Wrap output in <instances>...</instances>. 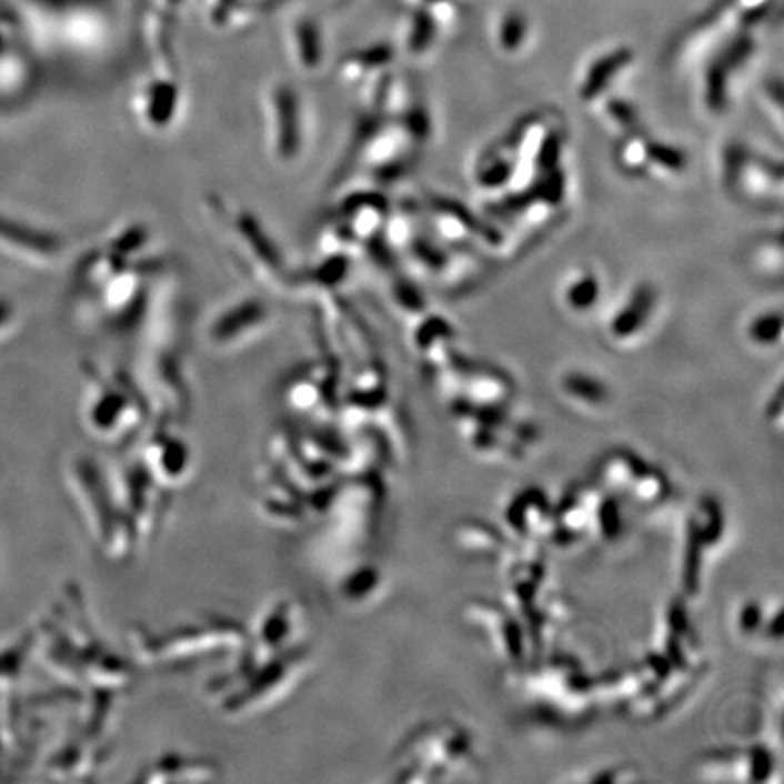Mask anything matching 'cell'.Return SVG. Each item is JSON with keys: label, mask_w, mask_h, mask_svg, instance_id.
Here are the masks:
<instances>
[{"label": "cell", "mask_w": 784, "mask_h": 784, "mask_svg": "<svg viewBox=\"0 0 784 784\" xmlns=\"http://www.w3.org/2000/svg\"><path fill=\"white\" fill-rule=\"evenodd\" d=\"M755 268L760 269L761 273L777 277L783 273V242L780 237L772 243V240L757 243L754 249Z\"/></svg>", "instance_id": "obj_22"}, {"label": "cell", "mask_w": 784, "mask_h": 784, "mask_svg": "<svg viewBox=\"0 0 784 784\" xmlns=\"http://www.w3.org/2000/svg\"><path fill=\"white\" fill-rule=\"evenodd\" d=\"M436 17L432 16L429 10H420L412 16L405 28V48L412 56H423L431 48L436 37L438 30Z\"/></svg>", "instance_id": "obj_18"}, {"label": "cell", "mask_w": 784, "mask_h": 784, "mask_svg": "<svg viewBox=\"0 0 784 784\" xmlns=\"http://www.w3.org/2000/svg\"><path fill=\"white\" fill-rule=\"evenodd\" d=\"M529 37H531V22L522 11H505L502 19L497 20L496 42L506 56L520 53L525 48Z\"/></svg>", "instance_id": "obj_15"}, {"label": "cell", "mask_w": 784, "mask_h": 784, "mask_svg": "<svg viewBox=\"0 0 784 784\" xmlns=\"http://www.w3.org/2000/svg\"><path fill=\"white\" fill-rule=\"evenodd\" d=\"M392 56L394 53H392L391 46L383 44L354 51L351 56L343 57L342 62L338 66V77H340L343 84H363L369 79L388 71L389 64L392 62Z\"/></svg>", "instance_id": "obj_12"}, {"label": "cell", "mask_w": 784, "mask_h": 784, "mask_svg": "<svg viewBox=\"0 0 784 784\" xmlns=\"http://www.w3.org/2000/svg\"><path fill=\"white\" fill-rule=\"evenodd\" d=\"M655 305H657V291L654 285L649 282L637 283L612 316L609 334L616 340H629L640 334L651 320Z\"/></svg>", "instance_id": "obj_11"}, {"label": "cell", "mask_w": 784, "mask_h": 784, "mask_svg": "<svg viewBox=\"0 0 784 784\" xmlns=\"http://www.w3.org/2000/svg\"><path fill=\"white\" fill-rule=\"evenodd\" d=\"M649 160H651V174H683L688 168V157L680 145L649 139Z\"/></svg>", "instance_id": "obj_17"}, {"label": "cell", "mask_w": 784, "mask_h": 784, "mask_svg": "<svg viewBox=\"0 0 784 784\" xmlns=\"http://www.w3.org/2000/svg\"><path fill=\"white\" fill-rule=\"evenodd\" d=\"M601 114L605 117L611 124L621 128L623 133L641 130L640 111L635 110L629 100L620 99V97H611L601 105Z\"/></svg>", "instance_id": "obj_21"}, {"label": "cell", "mask_w": 784, "mask_h": 784, "mask_svg": "<svg viewBox=\"0 0 784 784\" xmlns=\"http://www.w3.org/2000/svg\"><path fill=\"white\" fill-rule=\"evenodd\" d=\"M634 64V51L629 46H617L603 51L586 64L577 86V94L586 104H596L603 99L612 84Z\"/></svg>", "instance_id": "obj_8"}, {"label": "cell", "mask_w": 784, "mask_h": 784, "mask_svg": "<svg viewBox=\"0 0 784 784\" xmlns=\"http://www.w3.org/2000/svg\"><path fill=\"white\" fill-rule=\"evenodd\" d=\"M746 334L755 345H774L780 342L783 334V314L781 311H765L752 318V322L746 328Z\"/></svg>", "instance_id": "obj_20"}, {"label": "cell", "mask_w": 784, "mask_h": 784, "mask_svg": "<svg viewBox=\"0 0 784 784\" xmlns=\"http://www.w3.org/2000/svg\"><path fill=\"white\" fill-rule=\"evenodd\" d=\"M752 31L754 30L748 28L735 30V33L714 48L712 57L706 59L701 94L706 110L712 113H723L728 108L734 80L743 73L750 60L757 53V40Z\"/></svg>", "instance_id": "obj_4"}, {"label": "cell", "mask_w": 784, "mask_h": 784, "mask_svg": "<svg viewBox=\"0 0 784 784\" xmlns=\"http://www.w3.org/2000/svg\"><path fill=\"white\" fill-rule=\"evenodd\" d=\"M565 303L572 311L576 313H586L591 311L592 308H596L597 300L601 296V285L600 280H597V274L592 273V271H577L569 283H566L565 291Z\"/></svg>", "instance_id": "obj_16"}, {"label": "cell", "mask_w": 784, "mask_h": 784, "mask_svg": "<svg viewBox=\"0 0 784 784\" xmlns=\"http://www.w3.org/2000/svg\"><path fill=\"white\" fill-rule=\"evenodd\" d=\"M288 50L294 68L303 76H316L325 62L322 26L311 17H300L288 28Z\"/></svg>", "instance_id": "obj_10"}, {"label": "cell", "mask_w": 784, "mask_h": 784, "mask_svg": "<svg viewBox=\"0 0 784 784\" xmlns=\"http://www.w3.org/2000/svg\"><path fill=\"white\" fill-rule=\"evenodd\" d=\"M391 204L378 188H356L343 194L334 208L333 217L354 234L365 249L368 243L380 239L388 224Z\"/></svg>", "instance_id": "obj_7"}, {"label": "cell", "mask_w": 784, "mask_h": 784, "mask_svg": "<svg viewBox=\"0 0 784 784\" xmlns=\"http://www.w3.org/2000/svg\"><path fill=\"white\" fill-rule=\"evenodd\" d=\"M265 145L274 164H296L305 150V105L299 91L285 80H274L263 94Z\"/></svg>", "instance_id": "obj_2"}, {"label": "cell", "mask_w": 784, "mask_h": 784, "mask_svg": "<svg viewBox=\"0 0 784 784\" xmlns=\"http://www.w3.org/2000/svg\"><path fill=\"white\" fill-rule=\"evenodd\" d=\"M182 110V90L171 73L144 80L131 97V111L142 130L162 134L173 130Z\"/></svg>", "instance_id": "obj_6"}, {"label": "cell", "mask_w": 784, "mask_h": 784, "mask_svg": "<svg viewBox=\"0 0 784 784\" xmlns=\"http://www.w3.org/2000/svg\"><path fill=\"white\" fill-rule=\"evenodd\" d=\"M205 211L214 229L231 249L233 259L249 277L271 293H289L293 271L265 225L249 209L231 204L220 194H209Z\"/></svg>", "instance_id": "obj_1"}, {"label": "cell", "mask_w": 784, "mask_h": 784, "mask_svg": "<svg viewBox=\"0 0 784 784\" xmlns=\"http://www.w3.org/2000/svg\"><path fill=\"white\" fill-rule=\"evenodd\" d=\"M617 168L632 179L651 177V160H649V137L643 130L625 133L614 151Z\"/></svg>", "instance_id": "obj_14"}, {"label": "cell", "mask_w": 784, "mask_h": 784, "mask_svg": "<svg viewBox=\"0 0 784 784\" xmlns=\"http://www.w3.org/2000/svg\"><path fill=\"white\" fill-rule=\"evenodd\" d=\"M150 229L142 224H130L105 240V243L113 248L117 253L130 260L142 259L145 249L150 248Z\"/></svg>", "instance_id": "obj_19"}, {"label": "cell", "mask_w": 784, "mask_h": 784, "mask_svg": "<svg viewBox=\"0 0 784 784\" xmlns=\"http://www.w3.org/2000/svg\"><path fill=\"white\" fill-rule=\"evenodd\" d=\"M721 177L728 191L740 193L748 202L780 205L783 200L781 164L748 150L745 144H728L721 154Z\"/></svg>", "instance_id": "obj_3"}, {"label": "cell", "mask_w": 784, "mask_h": 784, "mask_svg": "<svg viewBox=\"0 0 784 784\" xmlns=\"http://www.w3.org/2000/svg\"><path fill=\"white\" fill-rule=\"evenodd\" d=\"M134 260L125 259L122 254L117 253L108 243H102L100 248L91 251L86 257L84 262L79 269V280L82 288L88 289L90 293L99 291L108 280L113 279L114 274L120 273L125 265H130Z\"/></svg>", "instance_id": "obj_13"}, {"label": "cell", "mask_w": 784, "mask_h": 784, "mask_svg": "<svg viewBox=\"0 0 784 784\" xmlns=\"http://www.w3.org/2000/svg\"><path fill=\"white\" fill-rule=\"evenodd\" d=\"M273 313L263 300H237L211 318L205 328V340L217 351H229L251 342L269 328Z\"/></svg>", "instance_id": "obj_5"}, {"label": "cell", "mask_w": 784, "mask_h": 784, "mask_svg": "<svg viewBox=\"0 0 784 784\" xmlns=\"http://www.w3.org/2000/svg\"><path fill=\"white\" fill-rule=\"evenodd\" d=\"M353 260L354 257L349 254H322V259L314 262L311 268L303 269L302 273L293 271L289 293H299L318 300L336 293L338 289L342 288V283L349 279Z\"/></svg>", "instance_id": "obj_9"}]
</instances>
